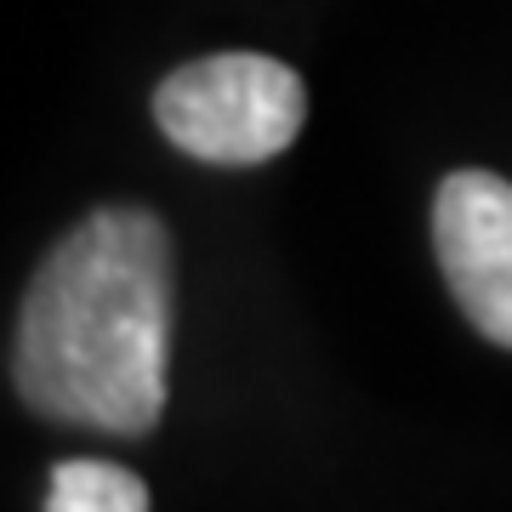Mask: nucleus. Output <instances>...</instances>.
<instances>
[{"label": "nucleus", "mask_w": 512, "mask_h": 512, "mask_svg": "<svg viewBox=\"0 0 512 512\" xmlns=\"http://www.w3.org/2000/svg\"><path fill=\"white\" fill-rule=\"evenodd\" d=\"M154 120L171 143L211 165H256L296 143L308 92L296 69L262 52H217L165 74Z\"/></svg>", "instance_id": "f03ea898"}, {"label": "nucleus", "mask_w": 512, "mask_h": 512, "mask_svg": "<svg viewBox=\"0 0 512 512\" xmlns=\"http://www.w3.org/2000/svg\"><path fill=\"white\" fill-rule=\"evenodd\" d=\"M433 245H439L450 296L467 325L512 348V183L495 171H450L433 200Z\"/></svg>", "instance_id": "7ed1b4c3"}, {"label": "nucleus", "mask_w": 512, "mask_h": 512, "mask_svg": "<svg viewBox=\"0 0 512 512\" xmlns=\"http://www.w3.org/2000/svg\"><path fill=\"white\" fill-rule=\"evenodd\" d=\"M171 234L154 211L103 205L52 245L12 330V387L69 427L143 439L165 410Z\"/></svg>", "instance_id": "f257e3e1"}, {"label": "nucleus", "mask_w": 512, "mask_h": 512, "mask_svg": "<svg viewBox=\"0 0 512 512\" xmlns=\"http://www.w3.org/2000/svg\"><path fill=\"white\" fill-rule=\"evenodd\" d=\"M46 512H148V484L114 461H57Z\"/></svg>", "instance_id": "20e7f679"}]
</instances>
